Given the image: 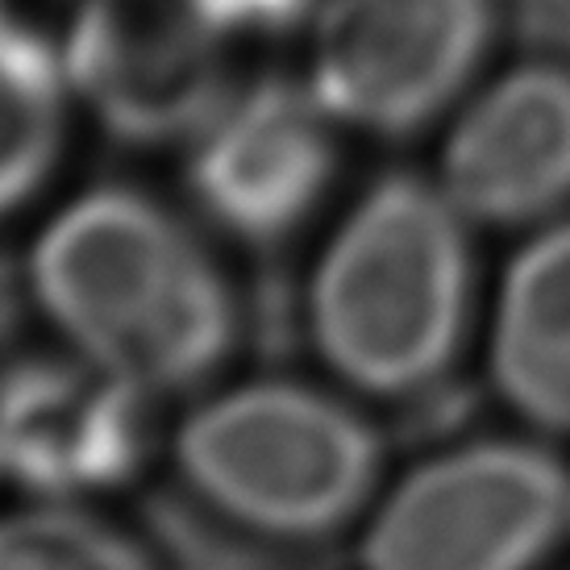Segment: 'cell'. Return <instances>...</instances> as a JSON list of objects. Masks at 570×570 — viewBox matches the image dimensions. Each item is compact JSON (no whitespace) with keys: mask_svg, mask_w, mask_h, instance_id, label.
I'll use <instances>...</instances> for the list:
<instances>
[{"mask_svg":"<svg viewBox=\"0 0 570 570\" xmlns=\"http://www.w3.org/2000/svg\"><path fill=\"white\" fill-rule=\"evenodd\" d=\"M30 292L67 346L146 396L188 392L234 350L217 258L138 188H92L50 217Z\"/></svg>","mask_w":570,"mask_h":570,"instance_id":"1","label":"cell"},{"mask_svg":"<svg viewBox=\"0 0 570 570\" xmlns=\"http://www.w3.org/2000/svg\"><path fill=\"white\" fill-rule=\"evenodd\" d=\"M466 225L442 184L409 171L354 200L308 284L313 346L346 387L409 400L454 366L475 287Z\"/></svg>","mask_w":570,"mask_h":570,"instance_id":"2","label":"cell"},{"mask_svg":"<svg viewBox=\"0 0 570 570\" xmlns=\"http://www.w3.org/2000/svg\"><path fill=\"white\" fill-rule=\"evenodd\" d=\"M175 466L225 521L263 538L313 541L366 508L383 442L330 392L263 380L191 409L175 433Z\"/></svg>","mask_w":570,"mask_h":570,"instance_id":"3","label":"cell"},{"mask_svg":"<svg viewBox=\"0 0 570 570\" xmlns=\"http://www.w3.org/2000/svg\"><path fill=\"white\" fill-rule=\"evenodd\" d=\"M570 538V466L533 442L421 462L363 529V570H538Z\"/></svg>","mask_w":570,"mask_h":570,"instance_id":"4","label":"cell"},{"mask_svg":"<svg viewBox=\"0 0 570 570\" xmlns=\"http://www.w3.org/2000/svg\"><path fill=\"white\" fill-rule=\"evenodd\" d=\"M246 47L222 0H83L67 30V83L117 142L196 138L234 96Z\"/></svg>","mask_w":570,"mask_h":570,"instance_id":"5","label":"cell"},{"mask_svg":"<svg viewBox=\"0 0 570 570\" xmlns=\"http://www.w3.org/2000/svg\"><path fill=\"white\" fill-rule=\"evenodd\" d=\"M491 30V0H325L308 33V88L337 126L404 138L475 80Z\"/></svg>","mask_w":570,"mask_h":570,"instance_id":"6","label":"cell"},{"mask_svg":"<svg viewBox=\"0 0 570 570\" xmlns=\"http://www.w3.org/2000/svg\"><path fill=\"white\" fill-rule=\"evenodd\" d=\"M333 126L308 83L258 80L242 88L191 138V200L246 246L292 238L333 184Z\"/></svg>","mask_w":570,"mask_h":570,"instance_id":"7","label":"cell"},{"mask_svg":"<svg viewBox=\"0 0 570 570\" xmlns=\"http://www.w3.org/2000/svg\"><path fill=\"white\" fill-rule=\"evenodd\" d=\"M146 392L83 354H30L0 371V479L80 504L138 475Z\"/></svg>","mask_w":570,"mask_h":570,"instance_id":"8","label":"cell"},{"mask_svg":"<svg viewBox=\"0 0 570 570\" xmlns=\"http://www.w3.org/2000/svg\"><path fill=\"white\" fill-rule=\"evenodd\" d=\"M471 225L517 229L570 205V67L524 63L459 112L438 175Z\"/></svg>","mask_w":570,"mask_h":570,"instance_id":"9","label":"cell"},{"mask_svg":"<svg viewBox=\"0 0 570 570\" xmlns=\"http://www.w3.org/2000/svg\"><path fill=\"white\" fill-rule=\"evenodd\" d=\"M491 380L524 421L570 433V222L512 258L491 325Z\"/></svg>","mask_w":570,"mask_h":570,"instance_id":"10","label":"cell"},{"mask_svg":"<svg viewBox=\"0 0 570 570\" xmlns=\"http://www.w3.org/2000/svg\"><path fill=\"white\" fill-rule=\"evenodd\" d=\"M67 67L0 9V222L42 191L63 155Z\"/></svg>","mask_w":570,"mask_h":570,"instance_id":"11","label":"cell"},{"mask_svg":"<svg viewBox=\"0 0 570 570\" xmlns=\"http://www.w3.org/2000/svg\"><path fill=\"white\" fill-rule=\"evenodd\" d=\"M0 570H155L117 524L63 500L0 517Z\"/></svg>","mask_w":570,"mask_h":570,"instance_id":"12","label":"cell"},{"mask_svg":"<svg viewBox=\"0 0 570 570\" xmlns=\"http://www.w3.org/2000/svg\"><path fill=\"white\" fill-rule=\"evenodd\" d=\"M222 4L246 50L271 47V42L287 38L313 9V0H222Z\"/></svg>","mask_w":570,"mask_h":570,"instance_id":"13","label":"cell"}]
</instances>
